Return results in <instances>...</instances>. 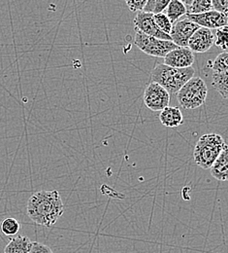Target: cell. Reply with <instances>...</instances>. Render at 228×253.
Listing matches in <instances>:
<instances>
[{
	"label": "cell",
	"instance_id": "23",
	"mask_svg": "<svg viewBox=\"0 0 228 253\" xmlns=\"http://www.w3.org/2000/svg\"><path fill=\"white\" fill-rule=\"evenodd\" d=\"M214 10L228 15V0H212Z\"/></svg>",
	"mask_w": 228,
	"mask_h": 253
},
{
	"label": "cell",
	"instance_id": "1",
	"mask_svg": "<svg viewBox=\"0 0 228 253\" xmlns=\"http://www.w3.org/2000/svg\"><path fill=\"white\" fill-rule=\"evenodd\" d=\"M65 212V205L58 191H38L32 195L27 206V214L34 223L52 227Z\"/></svg>",
	"mask_w": 228,
	"mask_h": 253
},
{
	"label": "cell",
	"instance_id": "27",
	"mask_svg": "<svg viewBox=\"0 0 228 253\" xmlns=\"http://www.w3.org/2000/svg\"><path fill=\"white\" fill-rule=\"evenodd\" d=\"M182 3H184L185 5H186V7H187V9L192 5V3H193V1L194 0H180Z\"/></svg>",
	"mask_w": 228,
	"mask_h": 253
},
{
	"label": "cell",
	"instance_id": "16",
	"mask_svg": "<svg viewBox=\"0 0 228 253\" xmlns=\"http://www.w3.org/2000/svg\"><path fill=\"white\" fill-rule=\"evenodd\" d=\"M212 86L223 98L228 99V71H214Z\"/></svg>",
	"mask_w": 228,
	"mask_h": 253
},
{
	"label": "cell",
	"instance_id": "12",
	"mask_svg": "<svg viewBox=\"0 0 228 253\" xmlns=\"http://www.w3.org/2000/svg\"><path fill=\"white\" fill-rule=\"evenodd\" d=\"M160 121L167 127H177L184 124L181 108L178 106H167L161 111Z\"/></svg>",
	"mask_w": 228,
	"mask_h": 253
},
{
	"label": "cell",
	"instance_id": "8",
	"mask_svg": "<svg viewBox=\"0 0 228 253\" xmlns=\"http://www.w3.org/2000/svg\"><path fill=\"white\" fill-rule=\"evenodd\" d=\"M134 28L136 32H143L147 35L154 36L160 39H164V40H171V37L169 34H166L162 32L159 27L156 24L155 18H154V13L150 12H145V11H140L134 21Z\"/></svg>",
	"mask_w": 228,
	"mask_h": 253
},
{
	"label": "cell",
	"instance_id": "6",
	"mask_svg": "<svg viewBox=\"0 0 228 253\" xmlns=\"http://www.w3.org/2000/svg\"><path fill=\"white\" fill-rule=\"evenodd\" d=\"M144 103L152 111H162L169 106L170 94L162 85L151 82L144 92Z\"/></svg>",
	"mask_w": 228,
	"mask_h": 253
},
{
	"label": "cell",
	"instance_id": "22",
	"mask_svg": "<svg viewBox=\"0 0 228 253\" xmlns=\"http://www.w3.org/2000/svg\"><path fill=\"white\" fill-rule=\"evenodd\" d=\"M147 2L148 0H126V3L131 12L144 11V8L146 7Z\"/></svg>",
	"mask_w": 228,
	"mask_h": 253
},
{
	"label": "cell",
	"instance_id": "3",
	"mask_svg": "<svg viewBox=\"0 0 228 253\" xmlns=\"http://www.w3.org/2000/svg\"><path fill=\"white\" fill-rule=\"evenodd\" d=\"M224 137L216 132L203 134L197 141L194 151V160L198 167L209 169L226 148Z\"/></svg>",
	"mask_w": 228,
	"mask_h": 253
},
{
	"label": "cell",
	"instance_id": "24",
	"mask_svg": "<svg viewBox=\"0 0 228 253\" xmlns=\"http://www.w3.org/2000/svg\"><path fill=\"white\" fill-rule=\"evenodd\" d=\"M30 253H54L53 251L51 250L50 247L38 243V242H33V248Z\"/></svg>",
	"mask_w": 228,
	"mask_h": 253
},
{
	"label": "cell",
	"instance_id": "2",
	"mask_svg": "<svg viewBox=\"0 0 228 253\" xmlns=\"http://www.w3.org/2000/svg\"><path fill=\"white\" fill-rule=\"evenodd\" d=\"M193 66L186 68H177L165 63H159L151 73L152 82L159 83L169 94H177L178 91L195 76Z\"/></svg>",
	"mask_w": 228,
	"mask_h": 253
},
{
	"label": "cell",
	"instance_id": "15",
	"mask_svg": "<svg viewBox=\"0 0 228 253\" xmlns=\"http://www.w3.org/2000/svg\"><path fill=\"white\" fill-rule=\"evenodd\" d=\"M165 14L172 23H175L188 14V9L180 0H171L165 9Z\"/></svg>",
	"mask_w": 228,
	"mask_h": 253
},
{
	"label": "cell",
	"instance_id": "26",
	"mask_svg": "<svg viewBox=\"0 0 228 253\" xmlns=\"http://www.w3.org/2000/svg\"><path fill=\"white\" fill-rule=\"evenodd\" d=\"M155 1H156V0H148L147 5H146V7L144 8V11H145V12H150V13H152Z\"/></svg>",
	"mask_w": 228,
	"mask_h": 253
},
{
	"label": "cell",
	"instance_id": "21",
	"mask_svg": "<svg viewBox=\"0 0 228 253\" xmlns=\"http://www.w3.org/2000/svg\"><path fill=\"white\" fill-rule=\"evenodd\" d=\"M211 68L214 71H228V52H224L218 55V57L211 62Z\"/></svg>",
	"mask_w": 228,
	"mask_h": 253
},
{
	"label": "cell",
	"instance_id": "20",
	"mask_svg": "<svg viewBox=\"0 0 228 253\" xmlns=\"http://www.w3.org/2000/svg\"><path fill=\"white\" fill-rule=\"evenodd\" d=\"M154 18L156 21L157 26L159 27V29L162 32L166 33V34H170L172 27H173V23L171 22V20L166 16L165 13H158V14H154Z\"/></svg>",
	"mask_w": 228,
	"mask_h": 253
},
{
	"label": "cell",
	"instance_id": "18",
	"mask_svg": "<svg viewBox=\"0 0 228 253\" xmlns=\"http://www.w3.org/2000/svg\"><path fill=\"white\" fill-rule=\"evenodd\" d=\"M212 0H194L188 8V14H201L212 10Z\"/></svg>",
	"mask_w": 228,
	"mask_h": 253
},
{
	"label": "cell",
	"instance_id": "7",
	"mask_svg": "<svg viewBox=\"0 0 228 253\" xmlns=\"http://www.w3.org/2000/svg\"><path fill=\"white\" fill-rule=\"evenodd\" d=\"M185 17L199 27L209 30H218L228 25V15L216 10H210L201 14H187Z\"/></svg>",
	"mask_w": 228,
	"mask_h": 253
},
{
	"label": "cell",
	"instance_id": "10",
	"mask_svg": "<svg viewBox=\"0 0 228 253\" xmlns=\"http://www.w3.org/2000/svg\"><path fill=\"white\" fill-rule=\"evenodd\" d=\"M195 61V53L189 47H177L164 57L165 64L177 68L191 67Z\"/></svg>",
	"mask_w": 228,
	"mask_h": 253
},
{
	"label": "cell",
	"instance_id": "11",
	"mask_svg": "<svg viewBox=\"0 0 228 253\" xmlns=\"http://www.w3.org/2000/svg\"><path fill=\"white\" fill-rule=\"evenodd\" d=\"M215 43V34L212 30L200 27L189 40L188 47L194 53H206Z\"/></svg>",
	"mask_w": 228,
	"mask_h": 253
},
{
	"label": "cell",
	"instance_id": "13",
	"mask_svg": "<svg viewBox=\"0 0 228 253\" xmlns=\"http://www.w3.org/2000/svg\"><path fill=\"white\" fill-rule=\"evenodd\" d=\"M211 174L220 181H228V145L211 167Z\"/></svg>",
	"mask_w": 228,
	"mask_h": 253
},
{
	"label": "cell",
	"instance_id": "14",
	"mask_svg": "<svg viewBox=\"0 0 228 253\" xmlns=\"http://www.w3.org/2000/svg\"><path fill=\"white\" fill-rule=\"evenodd\" d=\"M33 242L28 237L16 236L10 240L5 247L4 253H30L33 248Z\"/></svg>",
	"mask_w": 228,
	"mask_h": 253
},
{
	"label": "cell",
	"instance_id": "25",
	"mask_svg": "<svg viewBox=\"0 0 228 253\" xmlns=\"http://www.w3.org/2000/svg\"><path fill=\"white\" fill-rule=\"evenodd\" d=\"M170 1L171 0H156L154 3L152 13H154V14L163 13L165 11L166 7L168 6V4L170 3Z\"/></svg>",
	"mask_w": 228,
	"mask_h": 253
},
{
	"label": "cell",
	"instance_id": "19",
	"mask_svg": "<svg viewBox=\"0 0 228 253\" xmlns=\"http://www.w3.org/2000/svg\"><path fill=\"white\" fill-rule=\"evenodd\" d=\"M217 47L223 49V50H228V25L222 27L217 30L215 34V43Z\"/></svg>",
	"mask_w": 228,
	"mask_h": 253
},
{
	"label": "cell",
	"instance_id": "9",
	"mask_svg": "<svg viewBox=\"0 0 228 253\" xmlns=\"http://www.w3.org/2000/svg\"><path fill=\"white\" fill-rule=\"evenodd\" d=\"M200 27L190 21L189 19L178 20L173 23V27L170 32L171 40L179 47H188L189 40L193 36V34L199 29Z\"/></svg>",
	"mask_w": 228,
	"mask_h": 253
},
{
	"label": "cell",
	"instance_id": "17",
	"mask_svg": "<svg viewBox=\"0 0 228 253\" xmlns=\"http://www.w3.org/2000/svg\"><path fill=\"white\" fill-rule=\"evenodd\" d=\"M21 224L16 218L8 217L0 223V230L5 236H15L19 233Z\"/></svg>",
	"mask_w": 228,
	"mask_h": 253
},
{
	"label": "cell",
	"instance_id": "5",
	"mask_svg": "<svg viewBox=\"0 0 228 253\" xmlns=\"http://www.w3.org/2000/svg\"><path fill=\"white\" fill-rule=\"evenodd\" d=\"M134 44L146 55L158 58H164L170 51L179 47L172 40L160 39L140 32H136Z\"/></svg>",
	"mask_w": 228,
	"mask_h": 253
},
{
	"label": "cell",
	"instance_id": "4",
	"mask_svg": "<svg viewBox=\"0 0 228 253\" xmlns=\"http://www.w3.org/2000/svg\"><path fill=\"white\" fill-rule=\"evenodd\" d=\"M208 95V88L200 77H193L177 93L179 104L184 109H196L203 105Z\"/></svg>",
	"mask_w": 228,
	"mask_h": 253
}]
</instances>
